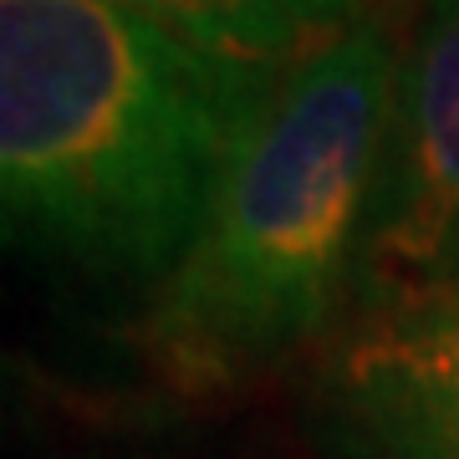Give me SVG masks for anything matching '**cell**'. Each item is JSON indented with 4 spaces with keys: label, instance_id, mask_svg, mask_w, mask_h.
<instances>
[{
    "label": "cell",
    "instance_id": "cell-1",
    "mask_svg": "<svg viewBox=\"0 0 459 459\" xmlns=\"http://www.w3.org/2000/svg\"><path fill=\"white\" fill-rule=\"evenodd\" d=\"M281 77L128 0H0V250L159 286Z\"/></svg>",
    "mask_w": 459,
    "mask_h": 459
},
{
    "label": "cell",
    "instance_id": "cell-2",
    "mask_svg": "<svg viewBox=\"0 0 459 459\" xmlns=\"http://www.w3.org/2000/svg\"><path fill=\"white\" fill-rule=\"evenodd\" d=\"M398 66L394 26L368 16L281 77L138 322L159 377L214 394L327 337L352 301Z\"/></svg>",
    "mask_w": 459,
    "mask_h": 459
},
{
    "label": "cell",
    "instance_id": "cell-3",
    "mask_svg": "<svg viewBox=\"0 0 459 459\" xmlns=\"http://www.w3.org/2000/svg\"><path fill=\"white\" fill-rule=\"evenodd\" d=\"M459 286V0H429L398 66L352 271V316Z\"/></svg>",
    "mask_w": 459,
    "mask_h": 459
},
{
    "label": "cell",
    "instance_id": "cell-4",
    "mask_svg": "<svg viewBox=\"0 0 459 459\" xmlns=\"http://www.w3.org/2000/svg\"><path fill=\"white\" fill-rule=\"evenodd\" d=\"M332 459H459V286L358 312L312 373Z\"/></svg>",
    "mask_w": 459,
    "mask_h": 459
},
{
    "label": "cell",
    "instance_id": "cell-5",
    "mask_svg": "<svg viewBox=\"0 0 459 459\" xmlns=\"http://www.w3.org/2000/svg\"><path fill=\"white\" fill-rule=\"evenodd\" d=\"M189 47L255 66H286L312 56L368 21L373 0H128Z\"/></svg>",
    "mask_w": 459,
    "mask_h": 459
},
{
    "label": "cell",
    "instance_id": "cell-6",
    "mask_svg": "<svg viewBox=\"0 0 459 459\" xmlns=\"http://www.w3.org/2000/svg\"><path fill=\"white\" fill-rule=\"evenodd\" d=\"M5 398H11V362L0 358V409H5Z\"/></svg>",
    "mask_w": 459,
    "mask_h": 459
}]
</instances>
